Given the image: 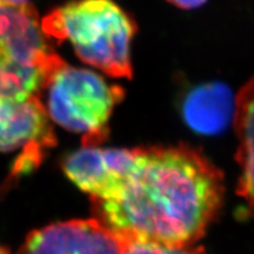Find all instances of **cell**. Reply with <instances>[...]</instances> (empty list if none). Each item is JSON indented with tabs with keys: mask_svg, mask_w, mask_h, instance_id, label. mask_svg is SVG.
<instances>
[{
	"mask_svg": "<svg viewBox=\"0 0 254 254\" xmlns=\"http://www.w3.org/2000/svg\"><path fill=\"white\" fill-rule=\"evenodd\" d=\"M55 145V133L39 97H0V152L23 151L19 173L37 167Z\"/></svg>",
	"mask_w": 254,
	"mask_h": 254,
	"instance_id": "cell-5",
	"label": "cell"
},
{
	"mask_svg": "<svg viewBox=\"0 0 254 254\" xmlns=\"http://www.w3.org/2000/svg\"><path fill=\"white\" fill-rule=\"evenodd\" d=\"M120 254H202L189 246H167L150 241H127Z\"/></svg>",
	"mask_w": 254,
	"mask_h": 254,
	"instance_id": "cell-10",
	"label": "cell"
},
{
	"mask_svg": "<svg viewBox=\"0 0 254 254\" xmlns=\"http://www.w3.org/2000/svg\"><path fill=\"white\" fill-rule=\"evenodd\" d=\"M124 241L97 219L49 225L30 233L18 254H120Z\"/></svg>",
	"mask_w": 254,
	"mask_h": 254,
	"instance_id": "cell-6",
	"label": "cell"
},
{
	"mask_svg": "<svg viewBox=\"0 0 254 254\" xmlns=\"http://www.w3.org/2000/svg\"><path fill=\"white\" fill-rule=\"evenodd\" d=\"M0 254H9L8 251L5 249V247H2L1 245H0Z\"/></svg>",
	"mask_w": 254,
	"mask_h": 254,
	"instance_id": "cell-13",
	"label": "cell"
},
{
	"mask_svg": "<svg viewBox=\"0 0 254 254\" xmlns=\"http://www.w3.org/2000/svg\"><path fill=\"white\" fill-rule=\"evenodd\" d=\"M30 4L0 2V97H39L65 62L52 50Z\"/></svg>",
	"mask_w": 254,
	"mask_h": 254,
	"instance_id": "cell-3",
	"label": "cell"
},
{
	"mask_svg": "<svg viewBox=\"0 0 254 254\" xmlns=\"http://www.w3.org/2000/svg\"><path fill=\"white\" fill-rule=\"evenodd\" d=\"M46 112L63 128L82 135V146H99L109 134L114 109L125 97L119 85L109 84L91 69L63 65L51 79Z\"/></svg>",
	"mask_w": 254,
	"mask_h": 254,
	"instance_id": "cell-4",
	"label": "cell"
},
{
	"mask_svg": "<svg viewBox=\"0 0 254 254\" xmlns=\"http://www.w3.org/2000/svg\"><path fill=\"white\" fill-rule=\"evenodd\" d=\"M233 120L239 138V194L254 215V77L237 94Z\"/></svg>",
	"mask_w": 254,
	"mask_h": 254,
	"instance_id": "cell-9",
	"label": "cell"
},
{
	"mask_svg": "<svg viewBox=\"0 0 254 254\" xmlns=\"http://www.w3.org/2000/svg\"><path fill=\"white\" fill-rule=\"evenodd\" d=\"M49 38L71 43L82 63L113 78L131 79L135 21L113 0H75L41 20Z\"/></svg>",
	"mask_w": 254,
	"mask_h": 254,
	"instance_id": "cell-2",
	"label": "cell"
},
{
	"mask_svg": "<svg viewBox=\"0 0 254 254\" xmlns=\"http://www.w3.org/2000/svg\"><path fill=\"white\" fill-rule=\"evenodd\" d=\"M170 4L182 9H194L205 4L207 0H167Z\"/></svg>",
	"mask_w": 254,
	"mask_h": 254,
	"instance_id": "cell-11",
	"label": "cell"
},
{
	"mask_svg": "<svg viewBox=\"0 0 254 254\" xmlns=\"http://www.w3.org/2000/svg\"><path fill=\"white\" fill-rule=\"evenodd\" d=\"M222 196L219 171L185 146L134 148L122 182L94 202L100 222L127 241L189 246L204 234Z\"/></svg>",
	"mask_w": 254,
	"mask_h": 254,
	"instance_id": "cell-1",
	"label": "cell"
},
{
	"mask_svg": "<svg viewBox=\"0 0 254 254\" xmlns=\"http://www.w3.org/2000/svg\"><path fill=\"white\" fill-rule=\"evenodd\" d=\"M236 98L220 82L200 85L187 93L182 112L185 123L200 134L213 135L226 129L234 118Z\"/></svg>",
	"mask_w": 254,
	"mask_h": 254,
	"instance_id": "cell-8",
	"label": "cell"
},
{
	"mask_svg": "<svg viewBox=\"0 0 254 254\" xmlns=\"http://www.w3.org/2000/svg\"><path fill=\"white\" fill-rule=\"evenodd\" d=\"M133 153L134 148L82 146L65 158L63 168L68 179L94 202L103 201L122 182L131 165Z\"/></svg>",
	"mask_w": 254,
	"mask_h": 254,
	"instance_id": "cell-7",
	"label": "cell"
},
{
	"mask_svg": "<svg viewBox=\"0 0 254 254\" xmlns=\"http://www.w3.org/2000/svg\"><path fill=\"white\" fill-rule=\"evenodd\" d=\"M28 1L30 0H0V2H2V4L8 5H26Z\"/></svg>",
	"mask_w": 254,
	"mask_h": 254,
	"instance_id": "cell-12",
	"label": "cell"
}]
</instances>
